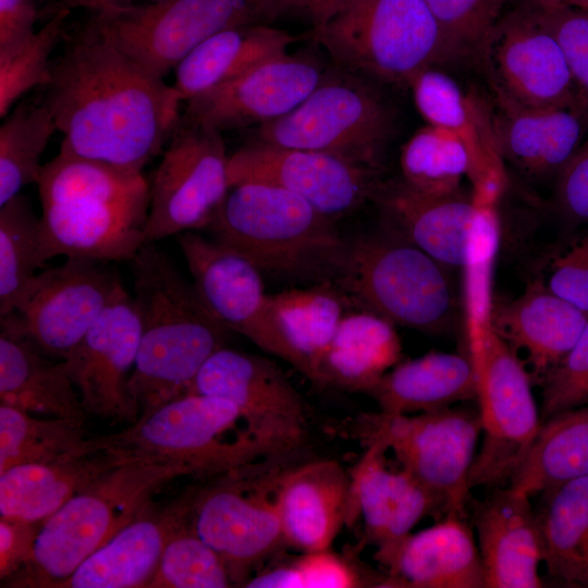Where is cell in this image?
<instances>
[{"instance_id": "cell-42", "label": "cell", "mask_w": 588, "mask_h": 588, "mask_svg": "<svg viewBox=\"0 0 588 588\" xmlns=\"http://www.w3.org/2000/svg\"><path fill=\"white\" fill-rule=\"evenodd\" d=\"M400 167L405 185L436 196L462 189L463 179L474 174L471 156L461 139L429 124L403 145Z\"/></svg>"}, {"instance_id": "cell-53", "label": "cell", "mask_w": 588, "mask_h": 588, "mask_svg": "<svg viewBox=\"0 0 588 588\" xmlns=\"http://www.w3.org/2000/svg\"><path fill=\"white\" fill-rule=\"evenodd\" d=\"M41 522L0 516V579L20 572L33 554Z\"/></svg>"}, {"instance_id": "cell-39", "label": "cell", "mask_w": 588, "mask_h": 588, "mask_svg": "<svg viewBox=\"0 0 588 588\" xmlns=\"http://www.w3.org/2000/svg\"><path fill=\"white\" fill-rule=\"evenodd\" d=\"M106 445L88 437L83 419L48 417L0 405V473L26 463H44L87 453Z\"/></svg>"}, {"instance_id": "cell-8", "label": "cell", "mask_w": 588, "mask_h": 588, "mask_svg": "<svg viewBox=\"0 0 588 588\" xmlns=\"http://www.w3.org/2000/svg\"><path fill=\"white\" fill-rule=\"evenodd\" d=\"M395 114L370 81L339 66L287 114L258 125L252 140L340 157L380 171Z\"/></svg>"}, {"instance_id": "cell-45", "label": "cell", "mask_w": 588, "mask_h": 588, "mask_svg": "<svg viewBox=\"0 0 588 588\" xmlns=\"http://www.w3.org/2000/svg\"><path fill=\"white\" fill-rule=\"evenodd\" d=\"M499 220L494 203H483L463 270V304L467 333L486 322L492 303L491 277L499 245Z\"/></svg>"}, {"instance_id": "cell-24", "label": "cell", "mask_w": 588, "mask_h": 588, "mask_svg": "<svg viewBox=\"0 0 588 588\" xmlns=\"http://www.w3.org/2000/svg\"><path fill=\"white\" fill-rule=\"evenodd\" d=\"M378 203L387 231L415 245L449 269H463L483 201L474 192H417L402 181L382 184Z\"/></svg>"}, {"instance_id": "cell-44", "label": "cell", "mask_w": 588, "mask_h": 588, "mask_svg": "<svg viewBox=\"0 0 588 588\" xmlns=\"http://www.w3.org/2000/svg\"><path fill=\"white\" fill-rule=\"evenodd\" d=\"M234 586L220 556L189 522L168 540L147 588H225Z\"/></svg>"}, {"instance_id": "cell-37", "label": "cell", "mask_w": 588, "mask_h": 588, "mask_svg": "<svg viewBox=\"0 0 588 588\" xmlns=\"http://www.w3.org/2000/svg\"><path fill=\"white\" fill-rule=\"evenodd\" d=\"M346 301L330 282L269 294L278 326L296 357V369L315 384L322 357L345 315Z\"/></svg>"}, {"instance_id": "cell-36", "label": "cell", "mask_w": 588, "mask_h": 588, "mask_svg": "<svg viewBox=\"0 0 588 588\" xmlns=\"http://www.w3.org/2000/svg\"><path fill=\"white\" fill-rule=\"evenodd\" d=\"M535 514L549 579L588 588V476L541 492Z\"/></svg>"}, {"instance_id": "cell-50", "label": "cell", "mask_w": 588, "mask_h": 588, "mask_svg": "<svg viewBox=\"0 0 588 588\" xmlns=\"http://www.w3.org/2000/svg\"><path fill=\"white\" fill-rule=\"evenodd\" d=\"M534 8L560 42L578 96L588 110V10L574 7Z\"/></svg>"}, {"instance_id": "cell-11", "label": "cell", "mask_w": 588, "mask_h": 588, "mask_svg": "<svg viewBox=\"0 0 588 588\" xmlns=\"http://www.w3.org/2000/svg\"><path fill=\"white\" fill-rule=\"evenodd\" d=\"M481 431L478 408L451 406L414 415L371 413L362 419L359 436L391 451L402 469L443 502L446 515L467 517Z\"/></svg>"}, {"instance_id": "cell-9", "label": "cell", "mask_w": 588, "mask_h": 588, "mask_svg": "<svg viewBox=\"0 0 588 588\" xmlns=\"http://www.w3.org/2000/svg\"><path fill=\"white\" fill-rule=\"evenodd\" d=\"M105 439L126 456L180 463L197 477H216L266 458L238 409L200 393L163 403Z\"/></svg>"}, {"instance_id": "cell-16", "label": "cell", "mask_w": 588, "mask_h": 588, "mask_svg": "<svg viewBox=\"0 0 588 588\" xmlns=\"http://www.w3.org/2000/svg\"><path fill=\"white\" fill-rule=\"evenodd\" d=\"M247 467L192 492L188 513L192 530L220 556L234 586L285 544L273 498L246 480Z\"/></svg>"}, {"instance_id": "cell-13", "label": "cell", "mask_w": 588, "mask_h": 588, "mask_svg": "<svg viewBox=\"0 0 588 588\" xmlns=\"http://www.w3.org/2000/svg\"><path fill=\"white\" fill-rule=\"evenodd\" d=\"M188 393L231 402L267 460L294 455L308 440L306 403L270 358L223 346L204 364Z\"/></svg>"}, {"instance_id": "cell-1", "label": "cell", "mask_w": 588, "mask_h": 588, "mask_svg": "<svg viewBox=\"0 0 588 588\" xmlns=\"http://www.w3.org/2000/svg\"><path fill=\"white\" fill-rule=\"evenodd\" d=\"M42 97L60 151L143 173L176 128L184 102L87 20L66 37Z\"/></svg>"}, {"instance_id": "cell-12", "label": "cell", "mask_w": 588, "mask_h": 588, "mask_svg": "<svg viewBox=\"0 0 588 588\" xmlns=\"http://www.w3.org/2000/svg\"><path fill=\"white\" fill-rule=\"evenodd\" d=\"M150 73L166 76L213 34L257 23L253 0H159L93 12L88 19Z\"/></svg>"}, {"instance_id": "cell-22", "label": "cell", "mask_w": 588, "mask_h": 588, "mask_svg": "<svg viewBox=\"0 0 588 588\" xmlns=\"http://www.w3.org/2000/svg\"><path fill=\"white\" fill-rule=\"evenodd\" d=\"M527 493L510 485L491 488L468 507L477 534L486 588H540L541 546Z\"/></svg>"}, {"instance_id": "cell-3", "label": "cell", "mask_w": 588, "mask_h": 588, "mask_svg": "<svg viewBox=\"0 0 588 588\" xmlns=\"http://www.w3.org/2000/svg\"><path fill=\"white\" fill-rule=\"evenodd\" d=\"M131 264L140 339L128 389L142 415L188 393L229 330L155 243L144 244Z\"/></svg>"}, {"instance_id": "cell-34", "label": "cell", "mask_w": 588, "mask_h": 588, "mask_svg": "<svg viewBox=\"0 0 588 588\" xmlns=\"http://www.w3.org/2000/svg\"><path fill=\"white\" fill-rule=\"evenodd\" d=\"M379 412L414 415L476 401L477 377L470 354L429 352L399 362L370 391Z\"/></svg>"}, {"instance_id": "cell-23", "label": "cell", "mask_w": 588, "mask_h": 588, "mask_svg": "<svg viewBox=\"0 0 588 588\" xmlns=\"http://www.w3.org/2000/svg\"><path fill=\"white\" fill-rule=\"evenodd\" d=\"M588 315L552 293L539 277L511 299H492L487 323L520 359L534 385L576 343Z\"/></svg>"}, {"instance_id": "cell-35", "label": "cell", "mask_w": 588, "mask_h": 588, "mask_svg": "<svg viewBox=\"0 0 588 588\" xmlns=\"http://www.w3.org/2000/svg\"><path fill=\"white\" fill-rule=\"evenodd\" d=\"M395 326L367 310L345 314L322 357L318 385L369 394L399 362Z\"/></svg>"}, {"instance_id": "cell-30", "label": "cell", "mask_w": 588, "mask_h": 588, "mask_svg": "<svg viewBox=\"0 0 588 588\" xmlns=\"http://www.w3.org/2000/svg\"><path fill=\"white\" fill-rule=\"evenodd\" d=\"M407 86L427 124L451 132L468 149L474 163L475 196L495 203L503 185L504 166L498 152L489 108L437 68L420 71Z\"/></svg>"}, {"instance_id": "cell-56", "label": "cell", "mask_w": 588, "mask_h": 588, "mask_svg": "<svg viewBox=\"0 0 588 588\" xmlns=\"http://www.w3.org/2000/svg\"><path fill=\"white\" fill-rule=\"evenodd\" d=\"M530 2L531 5L538 9L574 7L588 10V0H530Z\"/></svg>"}, {"instance_id": "cell-43", "label": "cell", "mask_w": 588, "mask_h": 588, "mask_svg": "<svg viewBox=\"0 0 588 588\" xmlns=\"http://www.w3.org/2000/svg\"><path fill=\"white\" fill-rule=\"evenodd\" d=\"M70 9L58 7L54 14L33 33L0 46V117L35 87H45L50 79L51 54L65 35Z\"/></svg>"}, {"instance_id": "cell-31", "label": "cell", "mask_w": 588, "mask_h": 588, "mask_svg": "<svg viewBox=\"0 0 588 588\" xmlns=\"http://www.w3.org/2000/svg\"><path fill=\"white\" fill-rule=\"evenodd\" d=\"M133 458L106 443L87 453L14 465L0 473V516L42 522L103 473Z\"/></svg>"}, {"instance_id": "cell-38", "label": "cell", "mask_w": 588, "mask_h": 588, "mask_svg": "<svg viewBox=\"0 0 588 588\" xmlns=\"http://www.w3.org/2000/svg\"><path fill=\"white\" fill-rule=\"evenodd\" d=\"M584 476H588V404L541 421L509 485L534 497Z\"/></svg>"}, {"instance_id": "cell-32", "label": "cell", "mask_w": 588, "mask_h": 588, "mask_svg": "<svg viewBox=\"0 0 588 588\" xmlns=\"http://www.w3.org/2000/svg\"><path fill=\"white\" fill-rule=\"evenodd\" d=\"M0 405L33 415L85 419L64 360L46 355L29 338L1 324Z\"/></svg>"}, {"instance_id": "cell-18", "label": "cell", "mask_w": 588, "mask_h": 588, "mask_svg": "<svg viewBox=\"0 0 588 588\" xmlns=\"http://www.w3.org/2000/svg\"><path fill=\"white\" fill-rule=\"evenodd\" d=\"M176 238L192 283L211 315L229 331L297 368L265 292L262 273L238 253L195 231Z\"/></svg>"}, {"instance_id": "cell-26", "label": "cell", "mask_w": 588, "mask_h": 588, "mask_svg": "<svg viewBox=\"0 0 588 588\" xmlns=\"http://www.w3.org/2000/svg\"><path fill=\"white\" fill-rule=\"evenodd\" d=\"M352 476L354 514L364 523V542L376 559L390 552L427 515L446 516L443 502L404 469L387 467V449L369 442Z\"/></svg>"}, {"instance_id": "cell-5", "label": "cell", "mask_w": 588, "mask_h": 588, "mask_svg": "<svg viewBox=\"0 0 588 588\" xmlns=\"http://www.w3.org/2000/svg\"><path fill=\"white\" fill-rule=\"evenodd\" d=\"M180 463L133 458L107 470L40 523L32 558L5 587L56 588L176 477Z\"/></svg>"}, {"instance_id": "cell-48", "label": "cell", "mask_w": 588, "mask_h": 588, "mask_svg": "<svg viewBox=\"0 0 588 588\" xmlns=\"http://www.w3.org/2000/svg\"><path fill=\"white\" fill-rule=\"evenodd\" d=\"M539 278L552 293L588 315V224L552 249Z\"/></svg>"}, {"instance_id": "cell-17", "label": "cell", "mask_w": 588, "mask_h": 588, "mask_svg": "<svg viewBox=\"0 0 588 588\" xmlns=\"http://www.w3.org/2000/svg\"><path fill=\"white\" fill-rule=\"evenodd\" d=\"M108 261L70 257L38 273L36 286L1 324L29 338L46 355L63 360L123 286Z\"/></svg>"}, {"instance_id": "cell-29", "label": "cell", "mask_w": 588, "mask_h": 588, "mask_svg": "<svg viewBox=\"0 0 588 588\" xmlns=\"http://www.w3.org/2000/svg\"><path fill=\"white\" fill-rule=\"evenodd\" d=\"M377 560L387 571L383 587L486 588L478 546L465 516L446 515L411 532Z\"/></svg>"}, {"instance_id": "cell-25", "label": "cell", "mask_w": 588, "mask_h": 588, "mask_svg": "<svg viewBox=\"0 0 588 588\" xmlns=\"http://www.w3.org/2000/svg\"><path fill=\"white\" fill-rule=\"evenodd\" d=\"M277 479L272 498L284 543L301 552L329 549L354 516L352 476L336 461L317 460Z\"/></svg>"}, {"instance_id": "cell-6", "label": "cell", "mask_w": 588, "mask_h": 588, "mask_svg": "<svg viewBox=\"0 0 588 588\" xmlns=\"http://www.w3.org/2000/svg\"><path fill=\"white\" fill-rule=\"evenodd\" d=\"M335 285L362 310L425 333L449 332L460 316L451 269L390 232L350 243Z\"/></svg>"}, {"instance_id": "cell-49", "label": "cell", "mask_w": 588, "mask_h": 588, "mask_svg": "<svg viewBox=\"0 0 588 588\" xmlns=\"http://www.w3.org/2000/svg\"><path fill=\"white\" fill-rule=\"evenodd\" d=\"M539 387L541 421L588 404V321L576 343L544 376Z\"/></svg>"}, {"instance_id": "cell-14", "label": "cell", "mask_w": 588, "mask_h": 588, "mask_svg": "<svg viewBox=\"0 0 588 588\" xmlns=\"http://www.w3.org/2000/svg\"><path fill=\"white\" fill-rule=\"evenodd\" d=\"M221 132L181 120L149 182L145 244L209 226L231 185Z\"/></svg>"}, {"instance_id": "cell-47", "label": "cell", "mask_w": 588, "mask_h": 588, "mask_svg": "<svg viewBox=\"0 0 588 588\" xmlns=\"http://www.w3.org/2000/svg\"><path fill=\"white\" fill-rule=\"evenodd\" d=\"M453 61L478 57L480 47L503 15L505 0H426Z\"/></svg>"}, {"instance_id": "cell-10", "label": "cell", "mask_w": 588, "mask_h": 588, "mask_svg": "<svg viewBox=\"0 0 588 588\" xmlns=\"http://www.w3.org/2000/svg\"><path fill=\"white\" fill-rule=\"evenodd\" d=\"M468 353L477 377L481 446L469 471V486L509 482L541 425L532 381L520 359L486 322L468 333Z\"/></svg>"}, {"instance_id": "cell-33", "label": "cell", "mask_w": 588, "mask_h": 588, "mask_svg": "<svg viewBox=\"0 0 588 588\" xmlns=\"http://www.w3.org/2000/svg\"><path fill=\"white\" fill-rule=\"evenodd\" d=\"M297 37L269 24L224 28L201 42L175 69L173 86L184 102L282 57Z\"/></svg>"}, {"instance_id": "cell-46", "label": "cell", "mask_w": 588, "mask_h": 588, "mask_svg": "<svg viewBox=\"0 0 588 588\" xmlns=\"http://www.w3.org/2000/svg\"><path fill=\"white\" fill-rule=\"evenodd\" d=\"M360 575L329 549L302 552L293 561L253 575L247 588H350L363 586Z\"/></svg>"}, {"instance_id": "cell-52", "label": "cell", "mask_w": 588, "mask_h": 588, "mask_svg": "<svg viewBox=\"0 0 588 588\" xmlns=\"http://www.w3.org/2000/svg\"><path fill=\"white\" fill-rule=\"evenodd\" d=\"M355 0H253L257 23L280 20L306 23L311 29L327 24Z\"/></svg>"}, {"instance_id": "cell-21", "label": "cell", "mask_w": 588, "mask_h": 588, "mask_svg": "<svg viewBox=\"0 0 588 588\" xmlns=\"http://www.w3.org/2000/svg\"><path fill=\"white\" fill-rule=\"evenodd\" d=\"M324 73L315 58L286 53L186 101L182 118L221 133L260 125L294 110Z\"/></svg>"}, {"instance_id": "cell-19", "label": "cell", "mask_w": 588, "mask_h": 588, "mask_svg": "<svg viewBox=\"0 0 588 588\" xmlns=\"http://www.w3.org/2000/svg\"><path fill=\"white\" fill-rule=\"evenodd\" d=\"M380 171L340 157L252 140L229 156L230 185L264 183L286 189L336 221L375 200Z\"/></svg>"}, {"instance_id": "cell-57", "label": "cell", "mask_w": 588, "mask_h": 588, "mask_svg": "<svg viewBox=\"0 0 588 588\" xmlns=\"http://www.w3.org/2000/svg\"><path fill=\"white\" fill-rule=\"evenodd\" d=\"M132 0H122V3L131 2ZM150 1H159V0H150Z\"/></svg>"}, {"instance_id": "cell-55", "label": "cell", "mask_w": 588, "mask_h": 588, "mask_svg": "<svg viewBox=\"0 0 588 588\" xmlns=\"http://www.w3.org/2000/svg\"><path fill=\"white\" fill-rule=\"evenodd\" d=\"M59 7H65L68 9H86L91 12H97L106 8L120 4L122 0H59Z\"/></svg>"}, {"instance_id": "cell-15", "label": "cell", "mask_w": 588, "mask_h": 588, "mask_svg": "<svg viewBox=\"0 0 588 588\" xmlns=\"http://www.w3.org/2000/svg\"><path fill=\"white\" fill-rule=\"evenodd\" d=\"M477 59L498 103L529 108L584 105L560 42L532 5L502 15Z\"/></svg>"}, {"instance_id": "cell-27", "label": "cell", "mask_w": 588, "mask_h": 588, "mask_svg": "<svg viewBox=\"0 0 588 588\" xmlns=\"http://www.w3.org/2000/svg\"><path fill=\"white\" fill-rule=\"evenodd\" d=\"M192 492L152 502L87 556L56 588H147L172 535L188 523Z\"/></svg>"}, {"instance_id": "cell-28", "label": "cell", "mask_w": 588, "mask_h": 588, "mask_svg": "<svg viewBox=\"0 0 588 588\" xmlns=\"http://www.w3.org/2000/svg\"><path fill=\"white\" fill-rule=\"evenodd\" d=\"M499 156L529 180L558 176L584 142V105L529 108L498 103L489 109Z\"/></svg>"}, {"instance_id": "cell-7", "label": "cell", "mask_w": 588, "mask_h": 588, "mask_svg": "<svg viewBox=\"0 0 588 588\" xmlns=\"http://www.w3.org/2000/svg\"><path fill=\"white\" fill-rule=\"evenodd\" d=\"M310 36L339 68L370 82L408 85L453 62L426 0H355Z\"/></svg>"}, {"instance_id": "cell-4", "label": "cell", "mask_w": 588, "mask_h": 588, "mask_svg": "<svg viewBox=\"0 0 588 588\" xmlns=\"http://www.w3.org/2000/svg\"><path fill=\"white\" fill-rule=\"evenodd\" d=\"M207 230L262 274L313 283H336L350 244L302 197L253 182L231 186Z\"/></svg>"}, {"instance_id": "cell-2", "label": "cell", "mask_w": 588, "mask_h": 588, "mask_svg": "<svg viewBox=\"0 0 588 588\" xmlns=\"http://www.w3.org/2000/svg\"><path fill=\"white\" fill-rule=\"evenodd\" d=\"M36 184L44 266L57 256L131 261L145 244L149 182L143 173L59 151Z\"/></svg>"}, {"instance_id": "cell-41", "label": "cell", "mask_w": 588, "mask_h": 588, "mask_svg": "<svg viewBox=\"0 0 588 588\" xmlns=\"http://www.w3.org/2000/svg\"><path fill=\"white\" fill-rule=\"evenodd\" d=\"M58 131L44 99L19 103L0 126V206L36 183L41 157Z\"/></svg>"}, {"instance_id": "cell-51", "label": "cell", "mask_w": 588, "mask_h": 588, "mask_svg": "<svg viewBox=\"0 0 588 588\" xmlns=\"http://www.w3.org/2000/svg\"><path fill=\"white\" fill-rule=\"evenodd\" d=\"M554 205L572 222L588 224V137L558 174Z\"/></svg>"}, {"instance_id": "cell-20", "label": "cell", "mask_w": 588, "mask_h": 588, "mask_svg": "<svg viewBox=\"0 0 588 588\" xmlns=\"http://www.w3.org/2000/svg\"><path fill=\"white\" fill-rule=\"evenodd\" d=\"M140 339L133 296L124 289L102 311L75 348L63 359L87 414L115 422H134L139 409L128 380Z\"/></svg>"}, {"instance_id": "cell-40", "label": "cell", "mask_w": 588, "mask_h": 588, "mask_svg": "<svg viewBox=\"0 0 588 588\" xmlns=\"http://www.w3.org/2000/svg\"><path fill=\"white\" fill-rule=\"evenodd\" d=\"M40 216L19 194L0 206V316L19 311L33 293L40 261Z\"/></svg>"}, {"instance_id": "cell-54", "label": "cell", "mask_w": 588, "mask_h": 588, "mask_svg": "<svg viewBox=\"0 0 588 588\" xmlns=\"http://www.w3.org/2000/svg\"><path fill=\"white\" fill-rule=\"evenodd\" d=\"M37 17L35 0H0V46L33 33Z\"/></svg>"}]
</instances>
